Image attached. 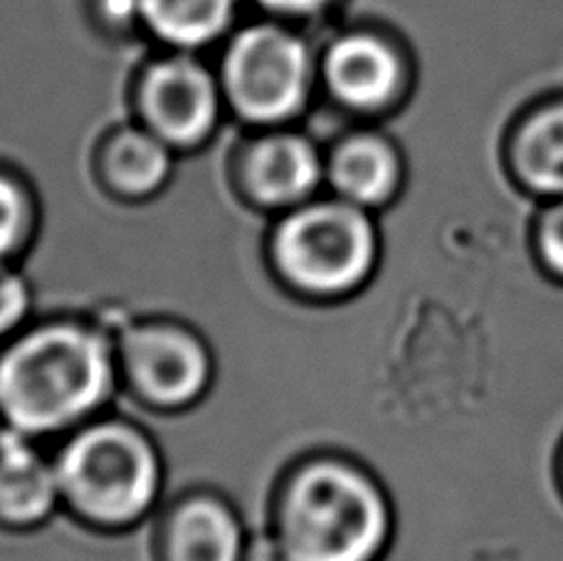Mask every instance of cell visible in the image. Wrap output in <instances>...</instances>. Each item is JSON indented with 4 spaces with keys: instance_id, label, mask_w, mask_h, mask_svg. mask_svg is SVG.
<instances>
[{
    "instance_id": "cell-3",
    "label": "cell",
    "mask_w": 563,
    "mask_h": 561,
    "mask_svg": "<svg viewBox=\"0 0 563 561\" xmlns=\"http://www.w3.org/2000/svg\"><path fill=\"white\" fill-rule=\"evenodd\" d=\"M63 493L102 525H126L146 513L161 483L154 448L126 426H97L67 446L57 465Z\"/></svg>"
},
{
    "instance_id": "cell-18",
    "label": "cell",
    "mask_w": 563,
    "mask_h": 561,
    "mask_svg": "<svg viewBox=\"0 0 563 561\" xmlns=\"http://www.w3.org/2000/svg\"><path fill=\"white\" fill-rule=\"evenodd\" d=\"M541 248H544L547 263L563 275V208L554 210L544 223L541 233Z\"/></svg>"
},
{
    "instance_id": "cell-4",
    "label": "cell",
    "mask_w": 563,
    "mask_h": 561,
    "mask_svg": "<svg viewBox=\"0 0 563 561\" xmlns=\"http://www.w3.org/2000/svg\"><path fill=\"white\" fill-rule=\"evenodd\" d=\"M277 260L307 293H349L364 283L376 260L374 226L349 204L309 206L282 223Z\"/></svg>"
},
{
    "instance_id": "cell-9",
    "label": "cell",
    "mask_w": 563,
    "mask_h": 561,
    "mask_svg": "<svg viewBox=\"0 0 563 561\" xmlns=\"http://www.w3.org/2000/svg\"><path fill=\"white\" fill-rule=\"evenodd\" d=\"M238 519L223 505L200 499L186 505L168 527L164 561H243Z\"/></svg>"
},
{
    "instance_id": "cell-19",
    "label": "cell",
    "mask_w": 563,
    "mask_h": 561,
    "mask_svg": "<svg viewBox=\"0 0 563 561\" xmlns=\"http://www.w3.org/2000/svg\"><path fill=\"white\" fill-rule=\"evenodd\" d=\"M257 3L277 15H317L331 0H257Z\"/></svg>"
},
{
    "instance_id": "cell-12",
    "label": "cell",
    "mask_w": 563,
    "mask_h": 561,
    "mask_svg": "<svg viewBox=\"0 0 563 561\" xmlns=\"http://www.w3.org/2000/svg\"><path fill=\"white\" fill-rule=\"evenodd\" d=\"M238 0H139V18L174 47L213 43L233 23Z\"/></svg>"
},
{
    "instance_id": "cell-20",
    "label": "cell",
    "mask_w": 563,
    "mask_h": 561,
    "mask_svg": "<svg viewBox=\"0 0 563 561\" xmlns=\"http://www.w3.org/2000/svg\"><path fill=\"white\" fill-rule=\"evenodd\" d=\"M243 561H287V557H285V552H282L279 544L257 542L250 549H245Z\"/></svg>"
},
{
    "instance_id": "cell-7",
    "label": "cell",
    "mask_w": 563,
    "mask_h": 561,
    "mask_svg": "<svg viewBox=\"0 0 563 561\" xmlns=\"http://www.w3.org/2000/svg\"><path fill=\"white\" fill-rule=\"evenodd\" d=\"M126 364L136 386L166 406L196 398L210 374L203 344L178 329H141L129 337Z\"/></svg>"
},
{
    "instance_id": "cell-16",
    "label": "cell",
    "mask_w": 563,
    "mask_h": 561,
    "mask_svg": "<svg viewBox=\"0 0 563 561\" xmlns=\"http://www.w3.org/2000/svg\"><path fill=\"white\" fill-rule=\"evenodd\" d=\"M27 228V204L15 184L0 178V260L20 245Z\"/></svg>"
},
{
    "instance_id": "cell-14",
    "label": "cell",
    "mask_w": 563,
    "mask_h": 561,
    "mask_svg": "<svg viewBox=\"0 0 563 561\" xmlns=\"http://www.w3.org/2000/svg\"><path fill=\"white\" fill-rule=\"evenodd\" d=\"M170 158L156 136L126 132L117 136L107 154V172L112 184L132 196H144L166 182Z\"/></svg>"
},
{
    "instance_id": "cell-6",
    "label": "cell",
    "mask_w": 563,
    "mask_h": 561,
    "mask_svg": "<svg viewBox=\"0 0 563 561\" xmlns=\"http://www.w3.org/2000/svg\"><path fill=\"white\" fill-rule=\"evenodd\" d=\"M141 107L158 139L174 144L200 142L218 117V87L196 59L170 57L148 69Z\"/></svg>"
},
{
    "instance_id": "cell-8",
    "label": "cell",
    "mask_w": 563,
    "mask_h": 561,
    "mask_svg": "<svg viewBox=\"0 0 563 561\" xmlns=\"http://www.w3.org/2000/svg\"><path fill=\"white\" fill-rule=\"evenodd\" d=\"M324 75L341 102L354 109H380L396 99L406 79L404 57L374 33H349L329 47Z\"/></svg>"
},
{
    "instance_id": "cell-11",
    "label": "cell",
    "mask_w": 563,
    "mask_h": 561,
    "mask_svg": "<svg viewBox=\"0 0 563 561\" xmlns=\"http://www.w3.org/2000/svg\"><path fill=\"white\" fill-rule=\"evenodd\" d=\"M59 477L33 450L8 440L0 450V517L10 525H35L49 515Z\"/></svg>"
},
{
    "instance_id": "cell-17",
    "label": "cell",
    "mask_w": 563,
    "mask_h": 561,
    "mask_svg": "<svg viewBox=\"0 0 563 561\" xmlns=\"http://www.w3.org/2000/svg\"><path fill=\"white\" fill-rule=\"evenodd\" d=\"M27 287L20 277L0 273V334L15 327L27 312Z\"/></svg>"
},
{
    "instance_id": "cell-10",
    "label": "cell",
    "mask_w": 563,
    "mask_h": 561,
    "mask_svg": "<svg viewBox=\"0 0 563 561\" xmlns=\"http://www.w3.org/2000/svg\"><path fill=\"white\" fill-rule=\"evenodd\" d=\"M321 176L314 146L299 136H273L257 144L247 162V178L267 204H291L305 198Z\"/></svg>"
},
{
    "instance_id": "cell-2",
    "label": "cell",
    "mask_w": 563,
    "mask_h": 561,
    "mask_svg": "<svg viewBox=\"0 0 563 561\" xmlns=\"http://www.w3.org/2000/svg\"><path fill=\"white\" fill-rule=\"evenodd\" d=\"M386 539L384 497L351 468L307 470L291 485L279 517L287 561H376Z\"/></svg>"
},
{
    "instance_id": "cell-13",
    "label": "cell",
    "mask_w": 563,
    "mask_h": 561,
    "mask_svg": "<svg viewBox=\"0 0 563 561\" xmlns=\"http://www.w3.org/2000/svg\"><path fill=\"white\" fill-rule=\"evenodd\" d=\"M331 182L351 204H380L398 184V158L380 139H351L334 154Z\"/></svg>"
},
{
    "instance_id": "cell-1",
    "label": "cell",
    "mask_w": 563,
    "mask_h": 561,
    "mask_svg": "<svg viewBox=\"0 0 563 561\" xmlns=\"http://www.w3.org/2000/svg\"><path fill=\"white\" fill-rule=\"evenodd\" d=\"M112 386L102 339L77 327L40 329L0 359V410L23 433L73 424Z\"/></svg>"
},
{
    "instance_id": "cell-15",
    "label": "cell",
    "mask_w": 563,
    "mask_h": 561,
    "mask_svg": "<svg viewBox=\"0 0 563 561\" xmlns=\"http://www.w3.org/2000/svg\"><path fill=\"white\" fill-rule=\"evenodd\" d=\"M519 164L537 188L563 194V102L527 124L519 142Z\"/></svg>"
},
{
    "instance_id": "cell-5",
    "label": "cell",
    "mask_w": 563,
    "mask_h": 561,
    "mask_svg": "<svg viewBox=\"0 0 563 561\" xmlns=\"http://www.w3.org/2000/svg\"><path fill=\"white\" fill-rule=\"evenodd\" d=\"M223 82L238 112L255 122H277L295 114L307 99V47L285 28H247L228 47Z\"/></svg>"
}]
</instances>
